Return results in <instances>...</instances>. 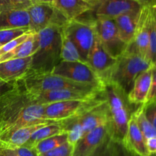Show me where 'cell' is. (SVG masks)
Returning a JSON list of instances; mask_svg holds the SVG:
<instances>
[{"label":"cell","instance_id":"35","mask_svg":"<svg viewBox=\"0 0 156 156\" xmlns=\"http://www.w3.org/2000/svg\"><path fill=\"white\" fill-rule=\"evenodd\" d=\"M146 118L156 129V99L143 105Z\"/></svg>","mask_w":156,"mask_h":156},{"label":"cell","instance_id":"21","mask_svg":"<svg viewBox=\"0 0 156 156\" xmlns=\"http://www.w3.org/2000/svg\"><path fill=\"white\" fill-rule=\"evenodd\" d=\"M152 67L141 73L136 79L132 89L127 95L128 101L131 105L140 106L146 103L152 83Z\"/></svg>","mask_w":156,"mask_h":156},{"label":"cell","instance_id":"26","mask_svg":"<svg viewBox=\"0 0 156 156\" xmlns=\"http://www.w3.org/2000/svg\"><path fill=\"white\" fill-rule=\"evenodd\" d=\"M133 114L139 129H140L146 140L152 137H156V129L146 118L143 105H140L136 111H134Z\"/></svg>","mask_w":156,"mask_h":156},{"label":"cell","instance_id":"30","mask_svg":"<svg viewBox=\"0 0 156 156\" xmlns=\"http://www.w3.org/2000/svg\"><path fill=\"white\" fill-rule=\"evenodd\" d=\"M33 0H0V13L10 11L27 10Z\"/></svg>","mask_w":156,"mask_h":156},{"label":"cell","instance_id":"11","mask_svg":"<svg viewBox=\"0 0 156 156\" xmlns=\"http://www.w3.org/2000/svg\"><path fill=\"white\" fill-rule=\"evenodd\" d=\"M143 3L140 0H94L91 13L94 19L114 20L124 14L140 11Z\"/></svg>","mask_w":156,"mask_h":156},{"label":"cell","instance_id":"29","mask_svg":"<svg viewBox=\"0 0 156 156\" xmlns=\"http://www.w3.org/2000/svg\"><path fill=\"white\" fill-rule=\"evenodd\" d=\"M149 60L153 66H156V2H151Z\"/></svg>","mask_w":156,"mask_h":156},{"label":"cell","instance_id":"19","mask_svg":"<svg viewBox=\"0 0 156 156\" xmlns=\"http://www.w3.org/2000/svg\"><path fill=\"white\" fill-rule=\"evenodd\" d=\"M50 2L69 21L79 19L84 14L91 12L94 5V0H51Z\"/></svg>","mask_w":156,"mask_h":156},{"label":"cell","instance_id":"39","mask_svg":"<svg viewBox=\"0 0 156 156\" xmlns=\"http://www.w3.org/2000/svg\"><path fill=\"white\" fill-rule=\"evenodd\" d=\"M17 86V82H5L0 79V98L14 91Z\"/></svg>","mask_w":156,"mask_h":156},{"label":"cell","instance_id":"20","mask_svg":"<svg viewBox=\"0 0 156 156\" xmlns=\"http://www.w3.org/2000/svg\"><path fill=\"white\" fill-rule=\"evenodd\" d=\"M123 143L129 150L136 154L137 155L150 156L146 148V139L139 129L133 114L129 119L127 132Z\"/></svg>","mask_w":156,"mask_h":156},{"label":"cell","instance_id":"16","mask_svg":"<svg viewBox=\"0 0 156 156\" xmlns=\"http://www.w3.org/2000/svg\"><path fill=\"white\" fill-rule=\"evenodd\" d=\"M117 59L113 57L97 38L87 59L86 63L101 79L115 64Z\"/></svg>","mask_w":156,"mask_h":156},{"label":"cell","instance_id":"40","mask_svg":"<svg viewBox=\"0 0 156 156\" xmlns=\"http://www.w3.org/2000/svg\"><path fill=\"white\" fill-rule=\"evenodd\" d=\"M146 148L150 155H156V137H152L146 140Z\"/></svg>","mask_w":156,"mask_h":156},{"label":"cell","instance_id":"36","mask_svg":"<svg viewBox=\"0 0 156 156\" xmlns=\"http://www.w3.org/2000/svg\"><path fill=\"white\" fill-rule=\"evenodd\" d=\"M113 156H139L131 152L123 145L122 142L114 141V148Z\"/></svg>","mask_w":156,"mask_h":156},{"label":"cell","instance_id":"8","mask_svg":"<svg viewBox=\"0 0 156 156\" xmlns=\"http://www.w3.org/2000/svg\"><path fill=\"white\" fill-rule=\"evenodd\" d=\"M27 12L30 15L29 30L34 33H38L50 26L62 28L69 21L50 1L33 0Z\"/></svg>","mask_w":156,"mask_h":156},{"label":"cell","instance_id":"31","mask_svg":"<svg viewBox=\"0 0 156 156\" xmlns=\"http://www.w3.org/2000/svg\"><path fill=\"white\" fill-rule=\"evenodd\" d=\"M114 148V140L108 133L101 144L88 156H113Z\"/></svg>","mask_w":156,"mask_h":156},{"label":"cell","instance_id":"14","mask_svg":"<svg viewBox=\"0 0 156 156\" xmlns=\"http://www.w3.org/2000/svg\"><path fill=\"white\" fill-rule=\"evenodd\" d=\"M104 90V89H103ZM102 91H82V90L64 89L47 91L37 94H30L34 103L38 105H47L55 102L70 100H85L94 98L103 93Z\"/></svg>","mask_w":156,"mask_h":156},{"label":"cell","instance_id":"2","mask_svg":"<svg viewBox=\"0 0 156 156\" xmlns=\"http://www.w3.org/2000/svg\"><path fill=\"white\" fill-rule=\"evenodd\" d=\"M37 34L38 47L32 56L29 73H52L55 67L61 62L62 28L50 26Z\"/></svg>","mask_w":156,"mask_h":156},{"label":"cell","instance_id":"18","mask_svg":"<svg viewBox=\"0 0 156 156\" xmlns=\"http://www.w3.org/2000/svg\"><path fill=\"white\" fill-rule=\"evenodd\" d=\"M108 133H110L109 123L99 126L84 135L73 146V156H88Z\"/></svg>","mask_w":156,"mask_h":156},{"label":"cell","instance_id":"7","mask_svg":"<svg viewBox=\"0 0 156 156\" xmlns=\"http://www.w3.org/2000/svg\"><path fill=\"white\" fill-rule=\"evenodd\" d=\"M104 101H105V98L103 91L101 94L94 98L47 104L44 110V119L54 122L69 120L81 115Z\"/></svg>","mask_w":156,"mask_h":156},{"label":"cell","instance_id":"38","mask_svg":"<svg viewBox=\"0 0 156 156\" xmlns=\"http://www.w3.org/2000/svg\"><path fill=\"white\" fill-rule=\"evenodd\" d=\"M14 150L15 151L18 156H40L34 147L23 146Z\"/></svg>","mask_w":156,"mask_h":156},{"label":"cell","instance_id":"1","mask_svg":"<svg viewBox=\"0 0 156 156\" xmlns=\"http://www.w3.org/2000/svg\"><path fill=\"white\" fill-rule=\"evenodd\" d=\"M17 84L14 91L0 98V134L47 121L44 119L46 105L34 103L29 93Z\"/></svg>","mask_w":156,"mask_h":156},{"label":"cell","instance_id":"41","mask_svg":"<svg viewBox=\"0 0 156 156\" xmlns=\"http://www.w3.org/2000/svg\"><path fill=\"white\" fill-rule=\"evenodd\" d=\"M0 156H18L14 149H0Z\"/></svg>","mask_w":156,"mask_h":156},{"label":"cell","instance_id":"22","mask_svg":"<svg viewBox=\"0 0 156 156\" xmlns=\"http://www.w3.org/2000/svg\"><path fill=\"white\" fill-rule=\"evenodd\" d=\"M140 11L129 12L114 19L119 36L126 45H129L134 37L137 23L140 18Z\"/></svg>","mask_w":156,"mask_h":156},{"label":"cell","instance_id":"4","mask_svg":"<svg viewBox=\"0 0 156 156\" xmlns=\"http://www.w3.org/2000/svg\"><path fill=\"white\" fill-rule=\"evenodd\" d=\"M103 91L109 110L110 135L114 141L123 143L134 111H131L127 95L114 84L104 82Z\"/></svg>","mask_w":156,"mask_h":156},{"label":"cell","instance_id":"13","mask_svg":"<svg viewBox=\"0 0 156 156\" xmlns=\"http://www.w3.org/2000/svg\"><path fill=\"white\" fill-rule=\"evenodd\" d=\"M150 20L151 2L144 1L140 11V18L137 23L134 37L126 48L130 51L136 53L149 62Z\"/></svg>","mask_w":156,"mask_h":156},{"label":"cell","instance_id":"27","mask_svg":"<svg viewBox=\"0 0 156 156\" xmlns=\"http://www.w3.org/2000/svg\"><path fill=\"white\" fill-rule=\"evenodd\" d=\"M61 61L64 62H85L75 44L69 39L62 31V47H61ZM86 63V62H85Z\"/></svg>","mask_w":156,"mask_h":156},{"label":"cell","instance_id":"32","mask_svg":"<svg viewBox=\"0 0 156 156\" xmlns=\"http://www.w3.org/2000/svg\"><path fill=\"white\" fill-rule=\"evenodd\" d=\"M30 31L29 28H15L0 30V47L18 37Z\"/></svg>","mask_w":156,"mask_h":156},{"label":"cell","instance_id":"23","mask_svg":"<svg viewBox=\"0 0 156 156\" xmlns=\"http://www.w3.org/2000/svg\"><path fill=\"white\" fill-rule=\"evenodd\" d=\"M38 47L37 34L30 31L27 39L11 51L0 56V62L10 59H23L32 56Z\"/></svg>","mask_w":156,"mask_h":156},{"label":"cell","instance_id":"9","mask_svg":"<svg viewBox=\"0 0 156 156\" xmlns=\"http://www.w3.org/2000/svg\"><path fill=\"white\" fill-rule=\"evenodd\" d=\"M62 31L75 44L84 62H86L97 40L93 21H86L80 19L69 21L62 27Z\"/></svg>","mask_w":156,"mask_h":156},{"label":"cell","instance_id":"25","mask_svg":"<svg viewBox=\"0 0 156 156\" xmlns=\"http://www.w3.org/2000/svg\"><path fill=\"white\" fill-rule=\"evenodd\" d=\"M66 133L61 122H55L40 128L31 135L30 138L27 142L25 146L34 147L35 145L42 140L56 135Z\"/></svg>","mask_w":156,"mask_h":156},{"label":"cell","instance_id":"3","mask_svg":"<svg viewBox=\"0 0 156 156\" xmlns=\"http://www.w3.org/2000/svg\"><path fill=\"white\" fill-rule=\"evenodd\" d=\"M152 66L146 59L126 49L117 58L115 64L102 77V81L114 84L128 95L136 79Z\"/></svg>","mask_w":156,"mask_h":156},{"label":"cell","instance_id":"24","mask_svg":"<svg viewBox=\"0 0 156 156\" xmlns=\"http://www.w3.org/2000/svg\"><path fill=\"white\" fill-rule=\"evenodd\" d=\"M30 15L27 10L10 11L0 13V30L29 28Z\"/></svg>","mask_w":156,"mask_h":156},{"label":"cell","instance_id":"12","mask_svg":"<svg viewBox=\"0 0 156 156\" xmlns=\"http://www.w3.org/2000/svg\"><path fill=\"white\" fill-rule=\"evenodd\" d=\"M52 73L75 82L104 86L101 79L85 62L61 61Z\"/></svg>","mask_w":156,"mask_h":156},{"label":"cell","instance_id":"33","mask_svg":"<svg viewBox=\"0 0 156 156\" xmlns=\"http://www.w3.org/2000/svg\"><path fill=\"white\" fill-rule=\"evenodd\" d=\"M73 146L68 142L59 147L40 156H73Z\"/></svg>","mask_w":156,"mask_h":156},{"label":"cell","instance_id":"37","mask_svg":"<svg viewBox=\"0 0 156 156\" xmlns=\"http://www.w3.org/2000/svg\"><path fill=\"white\" fill-rule=\"evenodd\" d=\"M156 99V66L152 67V83H151L150 91H149V95H148L147 101L148 102L152 101Z\"/></svg>","mask_w":156,"mask_h":156},{"label":"cell","instance_id":"15","mask_svg":"<svg viewBox=\"0 0 156 156\" xmlns=\"http://www.w3.org/2000/svg\"><path fill=\"white\" fill-rule=\"evenodd\" d=\"M55 123L54 121L43 122L41 123L23 126L13 130L7 131L0 134V149H16L27 143L32 134L40 128Z\"/></svg>","mask_w":156,"mask_h":156},{"label":"cell","instance_id":"6","mask_svg":"<svg viewBox=\"0 0 156 156\" xmlns=\"http://www.w3.org/2000/svg\"><path fill=\"white\" fill-rule=\"evenodd\" d=\"M27 92L37 94L47 91L64 89L82 90V91H102L104 86L79 83L56 76L49 74H32L29 73L21 80L17 82Z\"/></svg>","mask_w":156,"mask_h":156},{"label":"cell","instance_id":"28","mask_svg":"<svg viewBox=\"0 0 156 156\" xmlns=\"http://www.w3.org/2000/svg\"><path fill=\"white\" fill-rule=\"evenodd\" d=\"M67 142V133L56 135L42 140L37 143L34 147L39 155L50 152L56 148L59 147Z\"/></svg>","mask_w":156,"mask_h":156},{"label":"cell","instance_id":"34","mask_svg":"<svg viewBox=\"0 0 156 156\" xmlns=\"http://www.w3.org/2000/svg\"><path fill=\"white\" fill-rule=\"evenodd\" d=\"M30 33V31L27 32V33L24 34L16 38V39L13 40V41H10V42H9L8 44L2 46V47H0V56H1V55L5 54V53H8V52L11 51V50H12L13 49H15L16 47H18L19 44H21V43L24 42V41L27 39V37L29 36Z\"/></svg>","mask_w":156,"mask_h":156},{"label":"cell","instance_id":"5","mask_svg":"<svg viewBox=\"0 0 156 156\" xmlns=\"http://www.w3.org/2000/svg\"><path fill=\"white\" fill-rule=\"evenodd\" d=\"M61 123L67 133V142L74 146L84 135L109 123V110L106 99L103 103L81 115L61 121Z\"/></svg>","mask_w":156,"mask_h":156},{"label":"cell","instance_id":"10","mask_svg":"<svg viewBox=\"0 0 156 156\" xmlns=\"http://www.w3.org/2000/svg\"><path fill=\"white\" fill-rule=\"evenodd\" d=\"M93 26L98 41L107 51L114 58H118L127 48L119 36L114 20L94 19Z\"/></svg>","mask_w":156,"mask_h":156},{"label":"cell","instance_id":"17","mask_svg":"<svg viewBox=\"0 0 156 156\" xmlns=\"http://www.w3.org/2000/svg\"><path fill=\"white\" fill-rule=\"evenodd\" d=\"M32 56L10 59L0 62V79L5 82H17L29 73Z\"/></svg>","mask_w":156,"mask_h":156}]
</instances>
